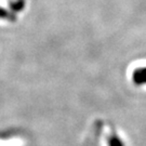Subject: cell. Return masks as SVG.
I'll list each match as a JSON object with an SVG mask.
<instances>
[{
  "label": "cell",
  "instance_id": "obj_2",
  "mask_svg": "<svg viewBox=\"0 0 146 146\" xmlns=\"http://www.w3.org/2000/svg\"><path fill=\"white\" fill-rule=\"evenodd\" d=\"M108 144H110V146H123V143L121 142V140L117 135L110 136Z\"/></svg>",
  "mask_w": 146,
  "mask_h": 146
},
{
  "label": "cell",
  "instance_id": "obj_1",
  "mask_svg": "<svg viewBox=\"0 0 146 146\" xmlns=\"http://www.w3.org/2000/svg\"><path fill=\"white\" fill-rule=\"evenodd\" d=\"M133 82L137 86L146 84V67L137 68L133 73Z\"/></svg>",
  "mask_w": 146,
  "mask_h": 146
},
{
  "label": "cell",
  "instance_id": "obj_3",
  "mask_svg": "<svg viewBox=\"0 0 146 146\" xmlns=\"http://www.w3.org/2000/svg\"><path fill=\"white\" fill-rule=\"evenodd\" d=\"M12 14H10L7 10H5L3 8H0V19H7V20H13Z\"/></svg>",
  "mask_w": 146,
  "mask_h": 146
}]
</instances>
